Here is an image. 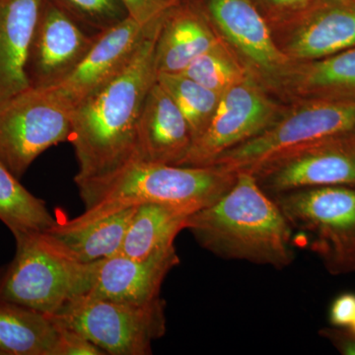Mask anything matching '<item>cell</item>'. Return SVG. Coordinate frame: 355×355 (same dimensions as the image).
<instances>
[{
	"label": "cell",
	"instance_id": "cell-1",
	"mask_svg": "<svg viewBox=\"0 0 355 355\" xmlns=\"http://www.w3.org/2000/svg\"><path fill=\"white\" fill-rule=\"evenodd\" d=\"M166 13L151 26L125 69L70 112L69 141L78 163L76 183L135 159L137 123L157 77L156 44Z\"/></svg>",
	"mask_w": 355,
	"mask_h": 355
},
{
	"label": "cell",
	"instance_id": "cell-2",
	"mask_svg": "<svg viewBox=\"0 0 355 355\" xmlns=\"http://www.w3.org/2000/svg\"><path fill=\"white\" fill-rule=\"evenodd\" d=\"M186 229L203 249L220 258L279 270L293 261L291 224L249 173H237L218 200L189 216Z\"/></svg>",
	"mask_w": 355,
	"mask_h": 355
},
{
	"label": "cell",
	"instance_id": "cell-3",
	"mask_svg": "<svg viewBox=\"0 0 355 355\" xmlns=\"http://www.w3.org/2000/svg\"><path fill=\"white\" fill-rule=\"evenodd\" d=\"M237 174L219 166L190 167L132 160L113 171L76 183L83 214L58 223L74 229L144 203H159L195 214L216 202Z\"/></svg>",
	"mask_w": 355,
	"mask_h": 355
},
{
	"label": "cell",
	"instance_id": "cell-4",
	"mask_svg": "<svg viewBox=\"0 0 355 355\" xmlns=\"http://www.w3.org/2000/svg\"><path fill=\"white\" fill-rule=\"evenodd\" d=\"M16 253L0 279V300L55 316L87 295L99 261L84 263L46 232L14 236Z\"/></svg>",
	"mask_w": 355,
	"mask_h": 355
},
{
	"label": "cell",
	"instance_id": "cell-5",
	"mask_svg": "<svg viewBox=\"0 0 355 355\" xmlns=\"http://www.w3.org/2000/svg\"><path fill=\"white\" fill-rule=\"evenodd\" d=\"M355 132V100L309 98L265 132L223 154L214 166L257 179L312 147Z\"/></svg>",
	"mask_w": 355,
	"mask_h": 355
},
{
	"label": "cell",
	"instance_id": "cell-6",
	"mask_svg": "<svg viewBox=\"0 0 355 355\" xmlns=\"http://www.w3.org/2000/svg\"><path fill=\"white\" fill-rule=\"evenodd\" d=\"M273 198L331 275L355 272V187L303 189Z\"/></svg>",
	"mask_w": 355,
	"mask_h": 355
},
{
	"label": "cell",
	"instance_id": "cell-7",
	"mask_svg": "<svg viewBox=\"0 0 355 355\" xmlns=\"http://www.w3.org/2000/svg\"><path fill=\"white\" fill-rule=\"evenodd\" d=\"M166 303L121 302L83 296L55 314V320L78 331L106 354L148 355L154 340L166 333Z\"/></svg>",
	"mask_w": 355,
	"mask_h": 355
},
{
	"label": "cell",
	"instance_id": "cell-8",
	"mask_svg": "<svg viewBox=\"0 0 355 355\" xmlns=\"http://www.w3.org/2000/svg\"><path fill=\"white\" fill-rule=\"evenodd\" d=\"M70 135V111L46 87L31 86L0 102V160L18 179Z\"/></svg>",
	"mask_w": 355,
	"mask_h": 355
},
{
	"label": "cell",
	"instance_id": "cell-9",
	"mask_svg": "<svg viewBox=\"0 0 355 355\" xmlns=\"http://www.w3.org/2000/svg\"><path fill=\"white\" fill-rule=\"evenodd\" d=\"M277 105L248 77L220 96L209 125L180 166H214L223 154L265 132L277 121Z\"/></svg>",
	"mask_w": 355,
	"mask_h": 355
},
{
	"label": "cell",
	"instance_id": "cell-10",
	"mask_svg": "<svg viewBox=\"0 0 355 355\" xmlns=\"http://www.w3.org/2000/svg\"><path fill=\"white\" fill-rule=\"evenodd\" d=\"M154 22L142 25L128 16L98 33L76 69L60 83L46 88L71 112L125 69Z\"/></svg>",
	"mask_w": 355,
	"mask_h": 355
},
{
	"label": "cell",
	"instance_id": "cell-11",
	"mask_svg": "<svg viewBox=\"0 0 355 355\" xmlns=\"http://www.w3.org/2000/svg\"><path fill=\"white\" fill-rule=\"evenodd\" d=\"M97 35H88L64 9L46 0L28 60L31 86L50 87L64 80L87 55Z\"/></svg>",
	"mask_w": 355,
	"mask_h": 355
},
{
	"label": "cell",
	"instance_id": "cell-12",
	"mask_svg": "<svg viewBox=\"0 0 355 355\" xmlns=\"http://www.w3.org/2000/svg\"><path fill=\"white\" fill-rule=\"evenodd\" d=\"M354 133L288 159L258 179L259 183L275 196L319 187H355Z\"/></svg>",
	"mask_w": 355,
	"mask_h": 355
},
{
	"label": "cell",
	"instance_id": "cell-13",
	"mask_svg": "<svg viewBox=\"0 0 355 355\" xmlns=\"http://www.w3.org/2000/svg\"><path fill=\"white\" fill-rule=\"evenodd\" d=\"M291 16L296 26L284 50L291 60L314 62L355 46V6L347 0H314Z\"/></svg>",
	"mask_w": 355,
	"mask_h": 355
},
{
	"label": "cell",
	"instance_id": "cell-14",
	"mask_svg": "<svg viewBox=\"0 0 355 355\" xmlns=\"http://www.w3.org/2000/svg\"><path fill=\"white\" fill-rule=\"evenodd\" d=\"M210 17L231 44L266 76H286L292 60L279 48L253 0H207Z\"/></svg>",
	"mask_w": 355,
	"mask_h": 355
},
{
	"label": "cell",
	"instance_id": "cell-15",
	"mask_svg": "<svg viewBox=\"0 0 355 355\" xmlns=\"http://www.w3.org/2000/svg\"><path fill=\"white\" fill-rule=\"evenodd\" d=\"M179 263L175 246L144 260L114 254L99 261L94 284L86 296L121 302H151L160 298L168 273Z\"/></svg>",
	"mask_w": 355,
	"mask_h": 355
},
{
	"label": "cell",
	"instance_id": "cell-16",
	"mask_svg": "<svg viewBox=\"0 0 355 355\" xmlns=\"http://www.w3.org/2000/svg\"><path fill=\"white\" fill-rule=\"evenodd\" d=\"M193 137L176 103L156 81L147 95L135 137L133 160L180 166Z\"/></svg>",
	"mask_w": 355,
	"mask_h": 355
},
{
	"label": "cell",
	"instance_id": "cell-17",
	"mask_svg": "<svg viewBox=\"0 0 355 355\" xmlns=\"http://www.w3.org/2000/svg\"><path fill=\"white\" fill-rule=\"evenodd\" d=\"M46 0H0V102L31 87L28 60Z\"/></svg>",
	"mask_w": 355,
	"mask_h": 355
},
{
	"label": "cell",
	"instance_id": "cell-18",
	"mask_svg": "<svg viewBox=\"0 0 355 355\" xmlns=\"http://www.w3.org/2000/svg\"><path fill=\"white\" fill-rule=\"evenodd\" d=\"M219 44V40L195 10L177 4L166 13L161 27L156 44V72L182 73L193 60Z\"/></svg>",
	"mask_w": 355,
	"mask_h": 355
},
{
	"label": "cell",
	"instance_id": "cell-19",
	"mask_svg": "<svg viewBox=\"0 0 355 355\" xmlns=\"http://www.w3.org/2000/svg\"><path fill=\"white\" fill-rule=\"evenodd\" d=\"M58 338L53 316L0 300V355H55Z\"/></svg>",
	"mask_w": 355,
	"mask_h": 355
},
{
	"label": "cell",
	"instance_id": "cell-20",
	"mask_svg": "<svg viewBox=\"0 0 355 355\" xmlns=\"http://www.w3.org/2000/svg\"><path fill=\"white\" fill-rule=\"evenodd\" d=\"M190 216L184 210L159 203L137 205L119 254L144 260L175 246V239L186 229Z\"/></svg>",
	"mask_w": 355,
	"mask_h": 355
},
{
	"label": "cell",
	"instance_id": "cell-21",
	"mask_svg": "<svg viewBox=\"0 0 355 355\" xmlns=\"http://www.w3.org/2000/svg\"><path fill=\"white\" fill-rule=\"evenodd\" d=\"M137 207L121 210L74 229L58 223L46 231L53 241L77 261L92 263L120 253L123 238Z\"/></svg>",
	"mask_w": 355,
	"mask_h": 355
},
{
	"label": "cell",
	"instance_id": "cell-22",
	"mask_svg": "<svg viewBox=\"0 0 355 355\" xmlns=\"http://www.w3.org/2000/svg\"><path fill=\"white\" fill-rule=\"evenodd\" d=\"M0 220L13 236L46 232L58 223L46 202L35 197L0 160Z\"/></svg>",
	"mask_w": 355,
	"mask_h": 355
},
{
	"label": "cell",
	"instance_id": "cell-23",
	"mask_svg": "<svg viewBox=\"0 0 355 355\" xmlns=\"http://www.w3.org/2000/svg\"><path fill=\"white\" fill-rule=\"evenodd\" d=\"M296 89L309 98L355 100V46L295 72Z\"/></svg>",
	"mask_w": 355,
	"mask_h": 355
},
{
	"label": "cell",
	"instance_id": "cell-24",
	"mask_svg": "<svg viewBox=\"0 0 355 355\" xmlns=\"http://www.w3.org/2000/svg\"><path fill=\"white\" fill-rule=\"evenodd\" d=\"M156 81L171 96L183 114L193 140L197 139L211 120L220 95L182 73L157 74Z\"/></svg>",
	"mask_w": 355,
	"mask_h": 355
},
{
	"label": "cell",
	"instance_id": "cell-25",
	"mask_svg": "<svg viewBox=\"0 0 355 355\" xmlns=\"http://www.w3.org/2000/svg\"><path fill=\"white\" fill-rule=\"evenodd\" d=\"M182 74L220 96L248 78L246 71L221 44L193 60Z\"/></svg>",
	"mask_w": 355,
	"mask_h": 355
},
{
	"label": "cell",
	"instance_id": "cell-26",
	"mask_svg": "<svg viewBox=\"0 0 355 355\" xmlns=\"http://www.w3.org/2000/svg\"><path fill=\"white\" fill-rule=\"evenodd\" d=\"M80 24L104 31L128 17L121 0H53Z\"/></svg>",
	"mask_w": 355,
	"mask_h": 355
},
{
	"label": "cell",
	"instance_id": "cell-27",
	"mask_svg": "<svg viewBox=\"0 0 355 355\" xmlns=\"http://www.w3.org/2000/svg\"><path fill=\"white\" fill-rule=\"evenodd\" d=\"M58 324L60 326V338H58L55 355L106 354L94 343L91 342L90 340L81 335L78 331L62 326L58 322Z\"/></svg>",
	"mask_w": 355,
	"mask_h": 355
},
{
	"label": "cell",
	"instance_id": "cell-28",
	"mask_svg": "<svg viewBox=\"0 0 355 355\" xmlns=\"http://www.w3.org/2000/svg\"><path fill=\"white\" fill-rule=\"evenodd\" d=\"M128 15L142 25H148L180 3L179 0H121Z\"/></svg>",
	"mask_w": 355,
	"mask_h": 355
},
{
	"label": "cell",
	"instance_id": "cell-29",
	"mask_svg": "<svg viewBox=\"0 0 355 355\" xmlns=\"http://www.w3.org/2000/svg\"><path fill=\"white\" fill-rule=\"evenodd\" d=\"M355 318V294L343 293L331 303L329 319L336 328H349Z\"/></svg>",
	"mask_w": 355,
	"mask_h": 355
},
{
	"label": "cell",
	"instance_id": "cell-30",
	"mask_svg": "<svg viewBox=\"0 0 355 355\" xmlns=\"http://www.w3.org/2000/svg\"><path fill=\"white\" fill-rule=\"evenodd\" d=\"M320 335L330 340L338 352L345 355H355V335L345 328H324Z\"/></svg>",
	"mask_w": 355,
	"mask_h": 355
},
{
	"label": "cell",
	"instance_id": "cell-31",
	"mask_svg": "<svg viewBox=\"0 0 355 355\" xmlns=\"http://www.w3.org/2000/svg\"><path fill=\"white\" fill-rule=\"evenodd\" d=\"M259 1L272 13L291 16L302 10L314 0H259Z\"/></svg>",
	"mask_w": 355,
	"mask_h": 355
},
{
	"label": "cell",
	"instance_id": "cell-32",
	"mask_svg": "<svg viewBox=\"0 0 355 355\" xmlns=\"http://www.w3.org/2000/svg\"><path fill=\"white\" fill-rule=\"evenodd\" d=\"M347 329L350 331V333L354 334V335H355V318L354 321H352V323L350 324L349 328Z\"/></svg>",
	"mask_w": 355,
	"mask_h": 355
},
{
	"label": "cell",
	"instance_id": "cell-33",
	"mask_svg": "<svg viewBox=\"0 0 355 355\" xmlns=\"http://www.w3.org/2000/svg\"><path fill=\"white\" fill-rule=\"evenodd\" d=\"M4 268H0V279H1L2 275H3Z\"/></svg>",
	"mask_w": 355,
	"mask_h": 355
},
{
	"label": "cell",
	"instance_id": "cell-34",
	"mask_svg": "<svg viewBox=\"0 0 355 355\" xmlns=\"http://www.w3.org/2000/svg\"><path fill=\"white\" fill-rule=\"evenodd\" d=\"M347 1L352 2V3L355 6V0H347Z\"/></svg>",
	"mask_w": 355,
	"mask_h": 355
},
{
	"label": "cell",
	"instance_id": "cell-35",
	"mask_svg": "<svg viewBox=\"0 0 355 355\" xmlns=\"http://www.w3.org/2000/svg\"><path fill=\"white\" fill-rule=\"evenodd\" d=\"M354 139H355V133H354Z\"/></svg>",
	"mask_w": 355,
	"mask_h": 355
}]
</instances>
